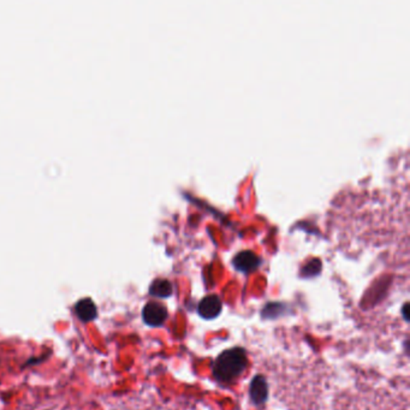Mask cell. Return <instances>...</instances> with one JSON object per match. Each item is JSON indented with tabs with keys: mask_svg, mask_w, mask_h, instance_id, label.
<instances>
[{
	"mask_svg": "<svg viewBox=\"0 0 410 410\" xmlns=\"http://www.w3.org/2000/svg\"><path fill=\"white\" fill-rule=\"evenodd\" d=\"M247 364L248 361L244 349L231 348L224 350L218 355L212 367L214 379L218 383L230 384L242 375L247 368Z\"/></svg>",
	"mask_w": 410,
	"mask_h": 410,
	"instance_id": "cell-1",
	"label": "cell"
},
{
	"mask_svg": "<svg viewBox=\"0 0 410 410\" xmlns=\"http://www.w3.org/2000/svg\"><path fill=\"white\" fill-rule=\"evenodd\" d=\"M168 308L156 301L148 302L144 304L142 309V320L144 324L151 328H159L161 325H164L165 321L168 320Z\"/></svg>",
	"mask_w": 410,
	"mask_h": 410,
	"instance_id": "cell-2",
	"label": "cell"
},
{
	"mask_svg": "<svg viewBox=\"0 0 410 410\" xmlns=\"http://www.w3.org/2000/svg\"><path fill=\"white\" fill-rule=\"evenodd\" d=\"M234 267L242 273H251L256 271L261 265V259L251 251H243L238 253L232 260Z\"/></svg>",
	"mask_w": 410,
	"mask_h": 410,
	"instance_id": "cell-3",
	"label": "cell"
},
{
	"mask_svg": "<svg viewBox=\"0 0 410 410\" xmlns=\"http://www.w3.org/2000/svg\"><path fill=\"white\" fill-rule=\"evenodd\" d=\"M223 302L217 295L206 296L197 306L199 316L206 320H213L222 313Z\"/></svg>",
	"mask_w": 410,
	"mask_h": 410,
	"instance_id": "cell-4",
	"label": "cell"
},
{
	"mask_svg": "<svg viewBox=\"0 0 410 410\" xmlns=\"http://www.w3.org/2000/svg\"><path fill=\"white\" fill-rule=\"evenodd\" d=\"M74 311L82 323H92L98 318V307L91 297L78 299L75 304Z\"/></svg>",
	"mask_w": 410,
	"mask_h": 410,
	"instance_id": "cell-5",
	"label": "cell"
},
{
	"mask_svg": "<svg viewBox=\"0 0 410 410\" xmlns=\"http://www.w3.org/2000/svg\"><path fill=\"white\" fill-rule=\"evenodd\" d=\"M249 396H251V402L256 406H263V403H266L268 398V385L265 377L258 374L253 378L249 386Z\"/></svg>",
	"mask_w": 410,
	"mask_h": 410,
	"instance_id": "cell-6",
	"label": "cell"
},
{
	"mask_svg": "<svg viewBox=\"0 0 410 410\" xmlns=\"http://www.w3.org/2000/svg\"><path fill=\"white\" fill-rule=\"evenodd\" d=\"M149 294L159 299H168L170 296H173V284L168 279H156L149 287Z\"/></svg>",
	"mask_w": 410,
	"mask_h": 410,
	"instance_id": "cell-7",
	"label": "cell"
},
{
	"mask_svg": "<svg viewBox=\"0 0 410 410\" xmlns=\"http://www.w3.org/2000/svg\"><path fill=\"white\" fill-rule=\"evenodd\" d=\"M285 304H280V302H270L263 307L261 316L265 319H275L280 316H283L285 312Z\"/></svg>",
	"mask_w": 410,
	"mask_h": 410,
	"instance_id": "cell-8",
	"label": "cell"
},
{
	"mask_svg": "<svg viewBox=\"0 0 410 410\" xmlns=\"http://www.w3.org/2000/svg\"><path fill=\"white\" fill-rule=\"evenodd\" d=\"M320 270H321V263L316 259L304 266V277H313V275L320 273Z\"/></svg>",
	"mask_w": 410,
	"mask_h": 410,
	"instance_id": "cell-9",
	"label": "cell"
},
{
	"mask_svg": "<svg viewBox=\"0 0 410 410\" xmlns=\"http://www.w3.org/2000/svg\"><path fill=\"white\" fill-rule=\"evenodd\" d=\"M47 356H49V354H47V355H45V356L44 357H33V359H29L28 361H27V364H25V365L23 366V367H25V366L37 365V364H40V362H42V360H46V359H47Z\"/></svg>",
	"mask_w": 410,
	"mask_h": 410,
	"instance_id": "cell-10",
	"label": "cell"
},
{
	"mask_svg": "<svg viewBox=\"0 0 410 410\" xmlns=\"http://www.w3.org/2000/svg\"><path fill=\"white\" fill-rule=\"evenodd\" d=\"M408 308H409V304H406L403 306V316L406 321H409V316H408Z\"/></svg>",
	"mask_w": 410,
	"mask_h": 410,
	"instance_id": "cell-11",
	"label": "cell"
}]
</instances>
